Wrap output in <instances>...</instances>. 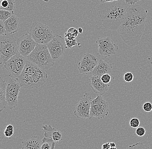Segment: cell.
<instances>
[{
	"instance_id": "cell-16",
	"label": "cell",
	"mask_w": 152,
	"mask_h": 149,
	"mask_svg": "<svg viewBox=\"0 0 152 149\" xmlns=\"http://www.w3.org/2000/svg\"><path fill=\"white\" fill-rule=\"evenodd\" d=\"M113 69V65L109 61L100 59L94 69L92 75L95 76L101 77L102 75L111 73Z\"/></svg>"
},
{
	"instance_id": "cell-8",
	"label": "cell",
	"mask_w": 152,
	"mask_h": 149,
	"mask_svg": "<svg viewBox=\"0 0 152 149\" xmlns=\"http://www.w3.org/2000/svg\"><path fill=\"white\" fill-rule=\"evenodd\" d=\"M27 61L26 58L19 53L7 60L4 63V68L10 78H18L23 71Z\"/></svg>"
},
{
	"instance_id": "cell-45",
	"label": "cell",
	"mask_w": 152,
	"mask_h": 149,
	"mask_svg": "<svg viewBox=\"0 0 152 149\" xmlns=\"http://www.w3.org/2000/svg\"><path fill=\"white\" fill-rule=\"evenodd\" d=\"M4 1V0H1V1ZM14 1H15V0H14Z\"/></svg>"
},
{
	"instance_id": "cell-35",
	"label": "cell",
	"mask_w": 152,
	"mask_h": 149,
	"mask_svg": "<svg viewBox=\"0 0 152 149\" xmlns=\"http://www.w3.org/2000/svg\"><path fill=\"white\" fill-rule=\"evenodd\" d=\"M8 0H4L1 1V9H4L7 7L8 5Z\"/></svg>"
},
{
	"instance_id": "cell-36",
	"label": "cell",
	"mask_w": 152,
	"mask_h": 149,
	"mask_svg": "<svg viewBox=\"0 0 152 149\" xmlns=\"http://www.w3.org/2000/svg\"><path fill=\"white\" fill-rule=\"evenodd\" d=\"M110 148H111V147H110V143L109 142L104 143L102 146V149H109Z\"/></svg>"
},
{
	"instance_id": "cell-1",
	"label": "cell",
	"mask_w": 152,
	"mask_h": 149,
	"mask_svg": "<svg viewBox=\"0 0 152 149\" xmlns=\"http://www.w3.org/2000/svg\"><path fill=\"white\" fill-rule=\"evenodd\" d=\"M147 10L137 4L129 5L126 17L118 29L125 44L130 47L138 45L145 28Z\"/></svg>"
},
{
	"instance_id": "cell-4",
	"label": "cell",
	"mask_w": 152,
	"mask_h": 149,
	"mask_svg": "<svg viewBox=\"0 0 152 149\" xmlns=\"http://www.w3.org/2000/svg\"><path fill=\"white\" fill-rule=\"evenodd\" d=\"M27 60L42 70H48L54 65V61L48 51L47 44H37L32 53L26 57Z\"/></svg>"
},
{
	"instance_id": "cell-39",
	"label": "cell",
	"mask_w": 152,
	"mask_h": 149,
	"mask_svg": "<svg viewBox=\"0 0 152 149\" xmlns=\"http://www.w3.org/2000/svg\"><path fill=\"white\" fill-rule=\"evenodd\" d=\"M78 33H80V34H82L83 32V30L82 28L80 27V28H78Z\"/></svg>"
},
{
	"instance_id": "cell-37",
	"label": "cell",
	"mask_w": 152,
	"mask_h": 149,
	"mask_svg": "<svg viewBox=\"0 0 152 149\" xmlns=\"http://www.w3.org/2000/svg\"><path fill=\"white\" fill-rule=\"evenodd\" d=\"M100 1L102 4L107 3L114 1V0H100Z\"/></svg>"
},
{
	"instance_id": "cell-24",
	"label": "cell",
	"mask_w": 152,
	"mask_h": 149,
	"mask_svg": "<svg viewBox=\"0 0 152 149\" xmlns=\"http://www.w3.org/2000/svg\"><path fill=\"white\" fill-rule=\"evenodd\" d=\"M64 39L65 41L66 48L71 49L74 46H76V45L79 46L80 44V43H78L77 42L76 39H69L64 38Z\"/></svg>"
},
{
	"instance_id": "cell-15",
	"label": "cell",
	"mask_w": 152,
	"mask_h": 149,
	"mask_svg": "<svg viewBox=\"0 0 152 149\" xmlns=\"http://www.w3.org/2000/svg\"><path fill=\"white\" fill-rule=\"evenodd\" d=\"M110 84H104L99 77L93 76L89 78V86L97 95H104L109 90Z\"/></svg>"
},
{
	"instance_id": "cell-25",
	"label": "cell",
	"mask_w": 152,
	"mask_h": 149,
	"mask_svg": "<svg viewBox=\"0 0 152 149\" xmlns=\"http://www.w3.org/2000/svg\"><path fill=\"white\" fill-rule=\"evenodd\" d=\"M128 149H151V148L147 145L140 142L129 146Z\"/></svg>"
},
{
	"instance_id": "cell-7",
	"label": "cell",
	"mask_w": 152,
	"mask_h": 149,
	"mask_svg": "<svg viewBox=\"0 0 152 149\" xmlns=\"http://www.w3.org/2000/svg\"><path fill=\"white\" fill-rule=\"evenodd\" d=\"M21 87L17 78H10L6 84L5 99L7 105L10 110L18 106V97Z\"/></svg>"
},
{
	"instance_id": "cell-18",
	"label": "cell",
	"mask_w": 152,
	"mask_h": 149,
	"mask_svg": "<svg viewBox=\"0 0 152 149\" xmlns=\"http://www.w3.org/2000/svg\"><path fill=\"white\" fill-rule=\"evenodd\" d=\"M42 129L44 132V137L52 138L56 143H57L62 140L61 133L53 128L52 125L46 124L42 126Z\"/></svg>"
},
{
	"instance_id": "cell-44",
	"label": "cell",
	"mask_w": 152,
	"mask_h": 149,
	"mask_svg": "<svg viewBox=\"0 0 152 149\" xmlns=\"http://www.w3.org/2000/svg\"><path fill=\"white\" fill-rule=\"evenodd\" d=\"M151 63L152 64V60H151Z\"/></svg>"
},
{
	"instance_id": "cell-20",
	"label": "cell",
	"mask_w": 152,
	"mask_h": 149,
	"mask_svg": "<svg viewBox=\"0 0 152 149\" xmlns=\"http://www.w3.org/2000/svg\"><path fill=\"white\" fill-rule=\"evenodd\" d=\"M6 83L0 77V113L3 111L7 106L5 99V89Z\"/></svg>"
},
{
	"instance_id": "cell-30",
	"label": "cell",
	"mask_w": 152,
	"mask_h": 149,
	"mask_svg": "<svg viewBox=\"0 0 152 149\" xmlns=\"http://www.w3.org/2000/svg\"><path fill=\"white\" fill-rule=\"evenodd\" d=\"M134 75L130 72L126 73L124 76V79L127 82H130L132 81L134 79Z\"/></svg>"
},
{
	"instance_id": "cell-17",
	"label": "cell",
	"mask_w": 152,
	"mask_h": 149,
	"mask_svg": "<svg viewBox=\"0 0 152 149\" xmlns=\"http://www.w3.org/2000/svg\"><path fill=\"white\" fill-rule=\"evenodd\" d=\"M7 34H12L18 32L20 28V18L15 14L4 22Z\"/></svg>"
},
{
	"instance_id": "cell-33",
	"label": "cell",
	"mask_w": 152,
	"mask_h": 149,
	"mask_svg": "<svg viewBox=\"0 0 152 149\" xmlns=\"http://www.w3.org/2000/svg\"><path fill=\"white\" fill-rule=\"evenodd\" d=\"M142 108L145 112H151L152 110V104L151 102H145L143 104Z\"/></svg>"
},
{
	"instance_id": "cell-27",
	"label": "cell",
	"mask_w": 152,
	"mask_h": 149,
	"mask_svg": "<svg viewBox=\"0 0 152 149\" xmlns=\"http://www.w3.org/2000/svg\"><path fill=\"white\" fill-rule=\"evenodd\" d=\"M8 1L9 3L8 6L4 10L10 11V12H14V9L16 7L15 1L14 0H8Z\"/></svg>"
},
{
	"instance_id": "cell-41",
	"label": "cell",
	"mask_w": 152,
	"mask_h": 149,
	"mask_svg": "<svg viewBox=\"0 0 152 149\" xmlns=\"http://www.w3.org/2000/svg\"><path fill=\"white\" fill-rule=\"evenodd\" d=\"M1 0H0V9H1Z\"/></svg>"
},
{
	"instance_id": "cell-10",
	"label": "cell",
	"mask_w": 152,
	"mask_h": 149,
	"mask_svg": "<svg viewBox=\"0 0 152 149\" xmlns=\"http://www.w3.org/2000/svg\"><path fill=\"white\" fill-rule=\"evenodd\" d=\"M47 46L54 62L61 58L66 49L64 39L56 34H55L54 37L47 44Z\"/></svg>"
},
{
	"instance_id": "cell-29",
	"label": "cell",
	"mask_w": 152,
	"mask_h": 149,
	"mask_svg": "<svg viewBox=\"0 0 152 149\" xmlns=\"http://www.w3.org/2000/svg\"><path fill=\"white\" fill-rule=\"evenodd\" d=\"M100 78L104 84H107L111 83V76L109 74L102 75Z\"/></svg>"
},
{
	"instance_id": "cell-13",
	"label": "cell",
	"mask_w": 152,
	"mask_h": 149,
	"mask_svg": "<svg viewBox=\"0 0 152 149\" xmlns=\"http://www.w3.org/2000/svg\"><path fill=\"white\" fill-rule=\"evenodd\" d=\"M16 43L18 53L26 58L32 53L37 44L27 33L20 37Z\"/></svg>"
},
{
	"instance_id": "cell-22",
	"label": "cell",
	"mask_w": 152,
	"mask_h": 149,
	"mask_svg": "<svg viewBox=\"0 0 152 149\" xmlns=\"http://www.w3.org/2000/svg\"><path fill=\"white\" fill-rule=\"evenodd\" d=\"M78 35V31L75 28H69L67 32L64 34V38H66L69 39H76Z\"/></svg>"
},
{
	"instance_id": "cell-3",
	"label": "cell",
	"mask_w": 152,
	"mask_h": 149,
	"mask_svg": "<svg viewBox=\"0 0 152 149\" xmlns=\"http://www.w3.org/2000/svg\"><path fill=\"white\" fill-rule=\"evenodd\" d=\"M48 76L44 70L27 61L25 66L17 79L21 87L25 89H38L46 82Z\"/></svg>"
},
{
	"instance_id": "cell-26",
	"label": "cell",
	"mask_w": 152,
	"mask_h": 149,
	"mask_svg": "<svg viewBox=\"0 0 152 149\" xmlns=\"http://www.w3.org/2000/svg\"><path fill=\"white\" fill-rule=\"evenodd\" d=\"M4 133L6 137H11L14 133V126L12 125H8L6 128Z\"/></svg>"
},
{
	"instance_id": "cell-9",
	"label": "cell",
	"mask_w": 152,
	"mask_h": 149,
	"mask_svg": "<svg viewBox=\"0 0 152 149\" xmlns=\"http://www.w3.org/2000/svg\"><path fill=\"white\" fill-rule=\"evenodd\" d=\"M109 105L102 95H97L92 100L90 107V119L96 117L98 119L104 118L109 114Z\"/></svg>"
},
{
	"instance_id": "cell-46",
	"label": "cell",
	"mask_w": 152,
	"mask_h": 149,
	"mask_svg": "<svg viewBox=\"0 0 152 149\" xmlns=\"http://www.w3.org/2000/svg\"><path fill=\"white\" fill-rule=\"evenodd\" d=\"M0 21H1V20H0Z\"/></svg>"
},
{
	"instance_id": "cell-11",
	"label": "cell",
	"mask_w": 152,
	"mask_h": 149,
	"mask_svg": "<svg viewBox=\"0 0 152 149\" xmlns=\"http://www.w3.org/2000/svg\"><path fill=\"white\" fill-rule=\"evenodd\" d=\"M96 42L98 46V55L99 57H108L115 55L119 50L118 46L109 36L98 39Z\"/></svg>"
},
{
	"instance_id": "cell-40",
	"label": "cell",
	"mask_w": 152,
	"mask_h": 149,
	"mask_svg": "<svg viewBox=\"0 0 152 149\" xmlns=\"http://www.w3.org/2000/svg\"><path fill=\"white\" fill-rule=\"evenodd\" d=\"M44 1L45 2H48V1H50V0H42Z\"/></svg>"
},
{
	"instance_id": "cell-2",
	"label": "cell",
	"mask_w": 152,
	"mask_h": 149,
	"mask_svg": "<svg viewBox=\"0 0 152 149\" xmlns=\"http://www.w3.org/2000/svg\"><path fill=\"white\" fill-rule=\"evenodd\" d=\"M129 5L122 0L101 3L98 12L103 27L111 31L118 30L126 17Z\"/></svg>"
},
{
	"instance_id": "cell-34",
	"label": "cell",
	"mask_w": 152,
	"mask_h": 149,
	"mask_svg": "<svg viewBox=\"0 0 152 149\" xmlns=\"http://www.w3.org/2000/svg\"><path fill=\"white\" fill-rule=\"evenodd\" d=\"M122 1L125 2L127 4L132 5L137 4L139 1L141 0H122Z\"/></svg>"
},
{
	"instance_id": "cell-43",
	"label": "cell",
	"mask_w": 152,
	"mask_h": 149,
	"mask_svg": "<svg viewBox=\"0 0 152 149\" xmlns=\"http://www.w3.org/2000/svg\"><path fill=\"white\" fill-rule=\"evenodd\" d=\"M119 1V0H114V1Z\"/></svg>"
},
{
	"instance_id": "cell-12",
	"label": "cell",
	"mask_w": 152,
	"mask_h": 149,
	"mask_svg": "<svg viewBox=\"0 0 152 149\" xmlns=\"http://www.w3.org/2000/svg\"><path fill=\"white\" fill-rule=\"evenodd\" d=\"M92 99L88 93H86L76 104L74 111L75 116L80 119H90V107Z\"/></svg>"
},
{
	"instance_id": "cell-31",
	"label": "cell",
	"mask_w": 152,
	"mask_h": 149,
	"mask_svg": "<svg viewBox=\"0 0 152 149\" xmlns=\"http://www.w3.org/2000/svg\"><path fill=\"white\" fill-rule=\"evenodd\" d=\"M7 34L4 23L3 22L0 21V37L3 36Z\"/></svg>"
},
{
	"instance_id": "cell-5",
	"label": "cell",
	"mask_w": 152,
	"mask_h": 149,
	"mask_svg": "<svg viewBox=\"0 0 152 149\" xmlns=\"http://www.w3.org/2000/svg\"><path fill=\"white\" fill-rule=\"evenodd\" d=\"M29 34L37 43L44 44L50 42L55 35L46 24L41 22L33 23Z\"/></svg>"
},
{
	"instance_id": "cell-14",
	"label": "cell",
	"mask_w": 152,
	"mask_h": 149,
	"mask_svg": "<svg viewBox=\"0 0 152 149\" xmlns=\"http://www.w3.org/2000/svg\"><path fill=\"white\" fill-rule=\"evenodd\" d=\"M98 61L97 58L90 53L84 54L80 61L78 63L79 72L82 74H92Z\"/></svg>"
},
{
	"instance_id": "cell-23",
	"label": "cell",
	"mask_w": 152,
	"mask_h": 149,
	"mask_svg": "<svg viewBox=\"0 0 152 149\" xmlns=\"http://www.w3.org/2000/svg\"><path fill=\"white\" fill-rule=\"evenodd\" d=\"M14 14V12H10L4 9H0V20L4 22Z\"/></svg>"
},
{
	"instance_id": "cell-28",
	"label": "cell",
	"mask_w": 152,
	"mask_h": 149,
	"mask_svg": "<svg viewBox=\"0 0 152 149\" xmlns=\"http://www.w3.org/2000/svg\"><path fill=\"white\" fill-rule=\"evenodd\" d=\"M140 125V121L139 119L137 118H132L130 121V125L132 128H137Z\"/></svg>"
},
{
	"instance_id": "cell-38",
	"label": "cell",
	"mask_w": 152,
	"mask_h": 149,
	"mask_svg": "<svg viewBox=\"0 0 152 149\" xmlns=\"http://www.w3.org/2000/svg\"><path fill=\"white\" fill-rule=\"evenodd\" d=\"M110 147L111 148H115L116 147V145L114 142L110 143Z\"/></svg>"
},
{
	"instance_id": "cell-42",
	"label": "cell",
	"mask_w": 152,
	"mask_h": 149,
	"mask_svg": "<svg viewBox=\"0 0 152 149\" xmlns=\"http://www.w3.org/2000/svg\"><path fill=\"white\" fill-rule=\"evenodd\" d=\"M109 149H118L117 148H116L115 147V148H111Z\"/></svg>"
},
{
	"instance_id": "cell-32",
	"label": "cell",
	"mask_w": 152,
	"mask_h": 149,
	"mask_svg": "<svg viewBox=\"0 0 152 149\" xmlns=\"http://www.w3.org/2000/svg\"><path fill=\"white\" fill-rule=\"evenodd\" d=\"M136 133L138 136H143L146 134V130L143 127H139L136 131Z\"/></svg>"
},
{
	"instance_id": "cell-19",
	"label": "cell",
	"mask_w": 152,
	"mask_h": 149,
	"mask_svg": "<svg viewBox=\"0 0 152 149\" xmlns=\"http://www.w3.org/2000/svg\"><path fill=\"white\" fill-rule=\"evenodd\" d=\"M41 142L39 137H32L30 139L22 142V149H40Z\"/></svg>"
},
{
	"instance_id": "cell-6",
	"label": "cell",
	"mask_w": 152,
	"mask_h": 149,
	"mask_svg": "<svg viewBox=\"0 0 152 149\" xmlns=\"http://www.w3.org/2000/svg\"><path fill=\"white\" fill-rule=\"evenodd\" d=\"M18 53L17 43L12 34L0 37V65Z\"/></svg>"
},
{
	"instance_id": "cell-21",
	"label": "cell",
	"mask_w": 152,
	"mask_h": 149,
	"mask_svg": "<svg viewBox=\"0 0 152 149\" xmlns=\"http://www.w3.org/2000/svg\"><path fill=\"white\" fill-rule=\"evenodd\" d=\"M56 142L52 138L44 137L42 140L40 149H55Z\"/></svg>"
}]
</instances>
